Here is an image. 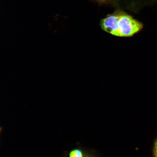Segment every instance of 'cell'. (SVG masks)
I'll use <instances>...</instances> for the list:
<instances>
[{"label": "cell", "mask_w": 157, "mask_h": 157, "mask_svg": "<svg viewBox=\"0 0 157 157\" xmlns=\"http://www.w3.org/2000/svg\"><path fill=\"white\" fill-rule=\"evenodd\" d=\"M115 36L132 37L143 28L142 23L126 14L114 15Z\"/></svg>", "instance_id": "obj_1"}, {"label": "cell", "mask_w": 157, "mask_h": 157, "mask_svg": "<svg viewBox=\"0 0 157 157\" xmlns=\"http://www.w3.org/2000/svg\"><path fill=\"white\" fill-rule=\"evenodd\" d=\"M83 152L79 149H74L70 153L69 157H84Z\"/></svg>", "instance_id": "obj_2"}, {"label": "cell", "mask_w": 157, "mask_h": 157, "mask_svg": "<svg viewBox=\"0 0 157 157\" xmlns=\"http://www.w3.org/2000/svg\"><path fill=\"white\" fill-rule=\"evenodd\" d=\"M155 155H157V141L156 143L155 146Z\"/></svg>", "instance_id": "obj_3"}, {"label": "cell", "mask_w": 157, "mask_h": 157, "mask_svg": "<svg viewBox=\"0 0 157 157\" xmlns=\"http://www.w3.org/2000/svg\"><path fill=\"white\" fill-rule=\"evenodd\" d=\"M2 131V128L0 127V135H1Z\"/></svg>", "instance_id": "obj_4"}, {"label": "cell", "mask_w": 157, "mask_h": 157, "mask_svg": "<svg viewBox=\"0 0 157 157\" xmlns=\"http://www.w3.org/2000/svg\"><path fill=\"white\" fill-rule=\"evenodd\" d=\"M84 157H90L89 156H84Z\"/></svg>", "instance_id": "obj_5"}, {"label": "cell", "mask_w": 157, "mask_h": 157, "mask_svg": "<svg viewBox=\"0 0 157 157\" xmlns=\"http://www.w3.org/2000/svg\"><path fill=\"white\" fill-rule=\"evenodd\" d=\"M155 156L156 157H157V155H155Z\"/></svg>", "instance_id": "obj_6"}]
</instances>
